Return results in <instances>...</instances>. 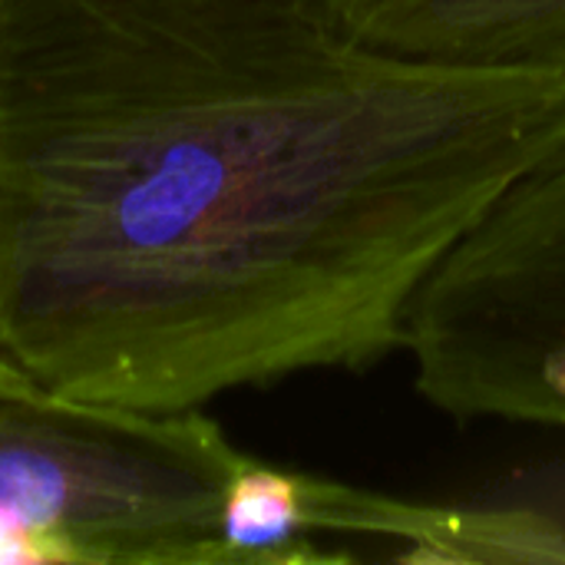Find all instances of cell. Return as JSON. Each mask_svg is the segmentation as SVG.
<instances>
[{
  "mask_svg": "<svg viewBox=\"0 0 565 565\" xmlns=\"http://www.w3.org/2000/svg\"><path fill=\"white\" fill-rule=\"evenodd\" d=\"M559 146L565 76L401 56L331 0H0V358L122 414L367 371Z\"/></svg>",
  "mask_w": 565,
  "mask_h": 565,
  "instance_id": "cell-1",
  "label": "cell"
},
{
  "mask_svg": "<svg viewBox=\"0 0 565 565\" xmlns=\"http://www.w3.org/2000/svg\"><path fill=\"white\" fill-rule=\"evenodd\" d=\"M245 454L205 411L122 414L0 387V503L83 565H225L222 490Z\"/></svg>",
  "mask_w": 565,
  "mask_h": 565,
  "instance_id": "cell-2",
  "label": "cell"
},
{
  "mask_svg": "<svg viewBox=\"0 0 565 565\" xmlns=\"http://www.w3.org/2000/svg\"><path fill=\"white\" fill-rule=\"evenodd\" d=\"M473 513L424 507L371 490L318 480L255 457L232 470L218 507V543L225 565L348 563L315 540L377 536L411 546L407 559H450L470 540Z\"/></svg>",
  "mask_w": 565,
  "mask_h": 565,
  "instance_id": "cell-3",
  "label": "cell"
},
{
  "mask_svg": "<svg viewBox=\"0 0 565 565\" xmlns=\"http://www.w3.org/2000/svg\"><path fill=\"white\" fill-rule=\"evenodd\" d=\"M367 43L454 66L565 76V0H331Z\"/></svg>",
  "mask_w": 565,
  "mask_h": 565,
  "instance_id": "cell-4",
  "label": "cell"
},
{
  "mask_svg": "<svg viewBox=\"0 0 565 565\" xmlns=\"http://www.w3.org/2000/svg\"><path fill=\"white\" fill-rule=\"evenodd\" d=\"M13 384H30L13 364H7L3 358H0V387H13Z\"/></svg>",
  "mask_w": 565,
  "mask_h": 565,
  "instance_id": "cell-5",
  "label": "cell"
}]
</instances>
